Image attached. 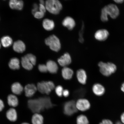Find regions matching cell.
<instances>
[{"label":"cell","mask_w":124,"mask_h":124,"mask_svg":"<svg viewBox=\"0 0 124 124\" xmlns=\"http://www.w3.org/2000/svg\"><path fill=\"white\" fill-rule=\"evenodd\" d=\"M70 92L67 89L63 90V92L62 95L65 97H67L69 95Z\"/></svg>","instance_id":"obj_39"},{"label":"cell","mask_w":124,"mask_h":124,"mask_svg":"<svg viewBox=\"0 0 124 124\" xmlns=\"http://www.w3.org/2000/svg\"><path fill=\"white\" fill-rule=\"evenodd\" d=\"M120 118L122 123L124 124V112L121 115Z\"/></svg>","instance_id":"obj_41"},{"label":"cell","mask_w":124,"mask_h":124,"mask_svg":"<svg viewBox=\"0 0 124 124\" xmlns=\"http://www.w3.org/2000/svg\"><path fill=\"white\" fill-rule=\"evenodd\" d=\"M98 65L101 73L105 77L109 76L116 72L117 68L115 64L111 62L105 63L101 62Z\"/></svg>","instance_id":"obj_1"},{"label":"cell","mask_w":124,"mask_h":124,"mask_svg":"<svg viewBox=\"0 0 124 124\" xmlns=\"http://www.w3.org/2000/svg\"><path fill=\"white\" fill-rule=\"evenodd\" d=\"M43 26L46 30L50 31L53 30L55 27V24L53 20L45 19L43 22Z\"/></svg>","instance_id":"obj_24"},{"label":"cell","mask_w":124,"mask_h":124,"mask_svg":"<svg viewBox=\"0 0 124 124\" xmlns=\"http://www.w3.org/2000/svg\"><path fill=\"white\" fill-rule=\"evenodd\" d=\"M39 9V7L38 4H34L33 5V8L32 10V13L33 15L37 12L38 11V10Z\"/></svg>","instance_id":"obj_37"},{"label":"cell","mask_w":124,"mask_h":124,"mask_svg":"<svg viewBox=\"0 0 124 124\" xmlns=\"http://www.w3.org/2000/svg\"><path fill=\"white\" fill-rule=\"evenodd\" d=\"M58 61L60 66L66 67L70 64L72 62V59L69 54L66 53L58 59Z\"/></svg>","instance_id":"obj_9"},{"label":"cell","mask_w":124,"mask_h":124,"mask_svg":"<svg viewBox=\"0 0 124 124\" xmlns=\"http://www.w3.org/2000/svg\"><path fill=\"white\" fill-rule=\"evenodd\" d=\"M46 66L48 71L50 73L55 74L56 73L58 72V66L55 62L52 60H49L46 62Z\"/></svg>","instance_id":"obj_16"},{"label":"cell","mask_w":124,"mask_h":124,"mask_svg":"<svg viewBox=\"0 0 124 124\" xmlns=\"http://www.w3.org/2000/svg\"><path fill=\"white\" fill-rule=\"evenodd\" d=\"M8 103L10 106L15 107L19 104V101L16 96L13 94H10L7 97Z\"/></svg>","instance_id":"obj_22"},{"label":"cell","mask_w":124,"mask_h":124,"mask_svg":"<svg viewBox=\"0 0 124 124\" xmlns=\"http://www.w3.org/2000/svg\"><path fill=\"white\" fill-rule=\"evenodd\" d=\"M37 90V86L33 84L27 85L24 88L25 94L28 97L33 96L36 93Z\"/></svg>","instance_id":"obj_11"},{"label":"cell","mask_w":124,"mask_h":124,"mask_svg":"<svg viewBox=\"0 0 124 124\" xmlns=\"http://www.w3.org/2000/svg\"><path fill=\"white\" fill-rule=\"evenodd\" d=\"M76 106L78 110L84 111L89 110L91 107L89 101L86 99H80L76 103Z\"/></svg>","instance_id":"obj_8"},{"label":"cell","mask_w":124,"mask_h":124,"mask_svg":"<svg viewBox=\"0 0 124 124\" xmlns=\"http://www.w3.org/2000/svg\"><path fill=\"white\" fill-rule=\"evenodd\" d=\"M39 11L43 13H46V9L45 5H43L40 4L39 6Z\"/></svg>","instance_id":"obj_36"},{"label":"cell","mask_w":124,"mask_h":124,"mask_svg":"<svg viewBox=\"0 0 124 124\" xmlns=\"http://www.w3.org/2000/svg\"><path fill=\"white\" fill-rule=\"evenodd\" d=\"M114 1L115 2L118 4L122 3L124 1L123 0H114Z\"/></svg>","instance_id":"obj_42"},{"label":"cell","mask_w":124,"mask_h":124,"mask_svg":"<svg viewBox=\"0 0 124 124\" xmlns=\"http://www.w3.org/2000/svg\"><path fill=\"white\" fill-rule=\"evenodd\" d=\"M6 117L9 121L15 122L17 119L18 116L17 111L15 108H11L8 110L6 113Z\"/></svg>","instance_id":"obj_18"},{"label":"cell","mask_w":124,"mask_h":124,"mask_svg":"<svg viewBox=\"0 0 124 124\" xmlns=\"http://www.w3.org/2000/svg\"><path fill=\"white\" fill-rule=\"evenodd\" d=\"M40 4L44 5L45 4V3L44 1L42 0H41L40 1Z\"/></svg>","instance_id":"obj_44"},{"label":"cell","mask_w":124,"mask_h":124,"mask_svg":"<svg viewBox=\"0 0 124 124\" xmlns=\"http://www.w3.org/2000/svg\"><path fill=\"white\" fill-rule=\"evenodd\" d=\"M11 89L14 94L19 95L23 93L24 89L21 83L18 82H15L12 85Z\"/></svg>","instance_id":"obj_19"},{"label":"cell","mask_w":124,"mask_h":124,"mask_svg":"<svg viewBox=\"0 0 124 124\" xmlns=\"http://www.w3.org/2000/svg\"><path fill=\"white\" fill-rule=\"evenodd\" d=\"M21 124H30L29 123H27V122H24V123H22Z\"/></svg>","instance_id":"obj_46"},{"label":"cell","mask_w":124,"mask_h":124,"mask_svg":"<svg viewBox=\"0 0 124 124\" xmlns=\"http://www.w3.org/2000/svg\"><path fill=\"white\" fill-rule=\"evenodd\" d=\"M25 55L30 60L33 65H35L37 62L36 58L35 56L31 54H27Z\"/></svg>","instance_id":"obj_31"},{"label":"cell","mask_w":124,"mask_h":124,"mask_svg":"<svg viewBox=\"0 0 124 124\" xmlns=\"http://www.w3.org/2000/svg\"><path fill=\"white\" fill-rule=\"evenodd\" d=\"M77 124H89V120L86 116L80 115L78 116L77 119Z\"/></svg>","instance_id":"obj_28"},{"label":"cell","mask_w":124,"mask_h":124,"mask_svg":"<svg viewBox=\"0 0 124 124\" xmlns=\"http://www.w3.org/2000/svg\"><path fill=\"white\" fill-rule=\"evenodd\" d=\"M99 124H113L111 121L108 119H104Z\"/></svg>","instance_id":"obj_38"},{"label":"cell","mask_w":124,"mask_h":124,"mask_svg":"<svg viewBox=\"0 0 124 124\" xmlns=\"http://www.w3.org/2000/svg\"><path fill=\"white\" fill-rule=\"evenodd\" d=\"M4 108V104L3 101L0 99V112L2 111Z\"/></svg>","instance_id":"obj_40"},{"label":"cell","mask_w":124,"mask_h":124,"mask_svg":"<svg viewBox=\"0 0 124 124\" xmlns=\"http://www.w3.org/2000/svg\"><path fill=\"white\" fill-rule=\"evenodd\" d=\"M38 69L40 72L42 73H46L48 72L47 67L46 65L40 64L39 65Z\"/></svg>","instance_id":"obj_34"},{"label":"cell","mask_w":124,"mask_h":124,"mask_svg":"<svg viewBox=\"0 0 124 124\" xmlns=\"http://www.w3.org/2000/svg\"><path fill=\"white\" fill-rule=\"evenodd\" d=\"M31 122L32 124H43L44 118L39 113H35L32 116Z\"/></svg>","instance_id":"obj_25"},{"label":"cell","mask_w":124,"mask_h":124,"mask_svg":"<svg viewBox=\"0 0 124 124\" xmlns=\"http://www.w3.org/2000/svg\"><path fill=\"white\" fill-rule=\"evenodd\" d=\"M104 8L108 15H109L113 19H115L119 15V9L115 5L110 4L105 6Z\"/></svg>","instance_id":"obj_7"},{"label":"cell","mask_w":124,"mask_h":124,"mask_svg":"<svg viewBox=\"0 0 124 124\" xmlns=\"http://www.w3.org/2000/svg\"><path fill=\"white\" fill-rule=\"evenodd\" d=\"M121 89L122 92L124 93V82L122 84L121 87Z\"/></svg>","instance_id":"obj_43"},{"label":"cell","mask_w":124,"mask_h":124,"mask_svg":"<svg viewBox=\"0 0 124 124\" xmlns=\"http://www.w3.org/2000/svg\"><path fill=\"white\" fill-rule=\"evenodd\" d=\"M92 91L94 93L98 96L103 95L105 92L104 87L100 83H96L93 86Z\"/></svg>","instance_id":"obj_13"},{"label":"cell","mask_w":124,"mask_h":124,"mask_svg":"<svg viewBox=\"0 0 124 124\" xmlns=\"http://www.w3.org/2000/svg\"><path fill=\"white\" fill-rule=\"evenodd\" d=\"M86 93L85 90L83 88L79 89L74 91L73 95L76 98H80L84 96Z\"/></svg>","instance_id":"obj_29"},{"label":"cell","mask_w":124,"mask_h":124,"mask_svg":"<svg viewBox=\"0 0 124 124\" xmlns=\"http://www.w3.org/2000/svg\"><path fill=\"white\" fill-rule=\"evenodd\" d=\"M75 101L71 100L65 102L63 105V113L66 115L72 116L77 112Z\"/></svg>","instance_id":"obj_6"},{"label":"cell","mask_w":124,"mask_h":124,"mask_svg":"<svg viewBox=\"0 0 124 124\" xmlns=\"http://www.w3.org/2000/svg\"><path fill=\"white\" fill-rule=\"evenodd\" d=\"M63 88L61 85H58L55 88V92L57 95L59 97H62V96Z\"/></svg>","instance_id":"obj_32"},{"label":"cell","mask_w":124,"mask_h":124,"mask_svg":"<svg viewBox=\"0 0 124 124\" xmlns=\"http://www.w3.org/2000/svg\"><path fill=\"white\" fill-rule=\"evenodd\" d=\"M77 77L78 81L83 85L86 84L87 79V75L84 70L80 69L77 71Z\"/></svg>","instance_id":"obj_12"},{"label":"cell","mask_w":124,"mask_h":124,"mask_svg":"<svg viewBox=\"0 0 124 124\" xmlns=\"http://www.w3.org/2000/svg\"><path fill=\"white\" fill-rule=\"evenodd\" d=\"M84 25L83 23L81 30L79 32V41L80 43H83L84 41V39L83 38V34L84 31Z\"/></svg>","instance_id":"obj_33"},{"label":"cell","mask_w":124,"mask_h":124,"mask_svg":"<svg viewBox=\"0 0 124 124\" xmlns=\"http://www.w3.org/2000/svg\"><path fill=\"white\" fill-rule=\"evenodd\" d=\"M45 13L39 11H38L34 14V16L37 19H40L42 18L44 16Z\"/></svg>","instance_id":"obj_35"},{"label":"cell","mask_w":124,"mask_h":124,"mask_svg":"<svg viewBox=\"0 0 124 124\" xmlns=\"http://www.w3.org/2000/svg\"><path fill=\"white\" fill-rule=\"evenodd\" d=\"M9 68L13 70H19L20 68V61L19 59L14 58L11 59L9 62Z\"/></svg>","instance_id":"obj_23"},{"label":"cell","mask_w":124,"mask_h":124,"mask_svg":"<svg viewBox=\"0 0 124 124\" xmlns=\"http://www.w3.org/2000/svg\"><path fill=\"white\" fill-rule=\"evenodd\" d=\"M9 5L12 9L21 10L23 8L24 2L22 0H11L9 1Z\"/></svg>","instance_id":"obj_17"},{"label":"cell","mask_w":124,"mask_h":124,"mask_svg":"<svg viewBox=\"0 0 124 124\" xmlns=\"http://www.w3.org/2000/svg\"><path fill=\"white\" fill-rule=\"evenodd\" d=\"M109 35V32L107 30L105 29H101L96 32L94 34V38L98 41H103L106 40Z\"/></svg>","instance_id":"obj_10"},{"label":"cell","mask_w":124,"mask_h":124,"mask_svg":"<svg viewBox=\"0 0 124 124\" xmlns=\"http://www.w3.org/2000/svg\"><path fill=\"white\" fill-rule=\"evenodd\" d=\"M28 106L31 111L34 113H39L45 109L42 102L39 98L28 101Z\"/></svg>","instance_id":"obj_5"},{"label":"cell","mask_w":124,"mask_h":124,"mask_svg":"<svg viewBox=\"0 0 124 124\" xmlns=\"http://www.w3.org/2000/svg\"><path fill=\"white\" fill-rule=\"evenodd\" d=\"M13 48L14 51L18 53H22L25 50L26 46L23 41L18 40L14 43Z\"/></svg>","instance_id":"obj_15"},{"label":"cell","mask_w":124,"mask_h":124,"mask_svg":"<svg viewBox=\"0 0 124 124\" xmlns=\"http://www.w3.org/2000/svg\"><path fill=\"white\" fill-rule=\"evenodd\" d=\"M45 43L49 46L50 49L55 52H58L61 48V44L60 40L56 36L52 35L45 40Z\"/></svg>","instance_id":"obj_3"},{"label":"cell","mask_w":124,"mask_h":124,"mask_svg":"<svg viewBox=\"0 0 124 124\" xmlns=\"http://www.w3.org/2000/svg\"><path fill=\"white\" fill-rule=\"evenodd\" d=\"M1 46V43H0V48Z\"/></svg>","instance_id":"obj_47"},{"label":"cell","mask_w":124,"mask_h":124,"mask_svg":"<svg viewBox=\"0 0 124 124\" xmlns=\"http://www.w3.org/2000/svg\"><path fill=\"white\" fill-rule=\"evenodd\" d=\"M116 124H123L122 122L120 121H118L116 123Z\"/></svg>","instance_id":"obj_45"},{"label":"cell","mask_w":124,"mask_h":124,"mask_svg":"<svg viewBox=\"0 0 124 124\" xmlns=\"http://www.w3.org/2000/svg\"><path fill=\"white\" fill-rule=\"evenodd\" d=\"M37 90L41 93L48 94L55 88V85L52 81H43L38 83Z\"/></svg>","instance_id":"obj_4"},{"label":"cell","mask_w":124,"mask_h":124,"mask_svg":"<svg viewBox=\"0 0 124 124\" xmlns=\"http://www.w3.org/2000/svg\"><path fill=\"white\" fill-rule=\"evenodd\" d=\"M45 108L49 109L53 107L54 105L52 104L50 98L47 97H39Z\"/></svg>","instance_id":"obj_26"},{"label":"cell","mask_w":124,"mask_h":124,"mask_svg":"<svg viewBox=\"0 0 124 124\" xmlns=\"http://www.w3.org/2000/svg\"><path fill=\"white\" fill-rule=\"evenodd\" d=\"M62 24L69 30H72L75 27L76 23L74 19L70 17H66L63 20Z\"/></svg>","instance_id":"obj_14"},{"label":"cell","mask_w":124,"mask_h":124,"mask_svg":"<svg viewBox=\"0 0 124 124\" xmlns=\"http://www.w3.org/2000/svg\"><path fill=\"white\" fill-rule=\"evenodd\" d=\"M21 63L23 67L27 70H30L33 69V65L26 55L22 58Z\"/></svg>","instance_id":"obj_21"},{"label":"cell","mask_w":124,"mask_h":124,"mask_svg":"<svg viewBox=\"0 0 124 124\" xmlns=\"http://www.w3.org/2000/svg\"><path fill=\"white\" fill-rule=\"evenodd\" d=\"M1 43L2 46L5 48L8 47L12 44L13 41L10 37L6 36L1 39Z\"/></svg>","instance_id":"obj_27"},{"label":"cell","mask_w":124,"mask_h":124,"mask_svg":"<svg viewBox=\"0 0 124 124\" xmlns=\"http://www.w3.org/2000/svg\"><path fill=\"white\" fill-rule=\"evenodd\" d=\"M101 20L103 22H106L108 21V15L104 8L102 9L101 16Z\"/></svg>","instance_id":"obj_30"},{"label":"cell","mask_w":124,"mask_h":124,"mask_svg":"<svg viewBox=\"0 0 124 124\" xmlns=\"http://www.w3.org/2000/svg\"><path fill=\"white\" fill-rule=\"evenodd\" d=\"M62 76L65 80H69L72 78L74 72L72 69L66 67L62 69Z\"/></svg>","instance_id":"obj_20"},{"label":"cell","mask_w":124,"mask_h":124,"mask_svg":"<svg viewBox=\"0 0 124 124\" xmlns=\"http://www.w3.org/2000/svg\"><path fill=\"white\" fill-rule=\"evenodd\" d=\"M46 10L53 14L57 15L59 13L62 8V6L58 0H48L45 2Z\"/></svg>","instance_id":"obj_2"}]
</instances>
